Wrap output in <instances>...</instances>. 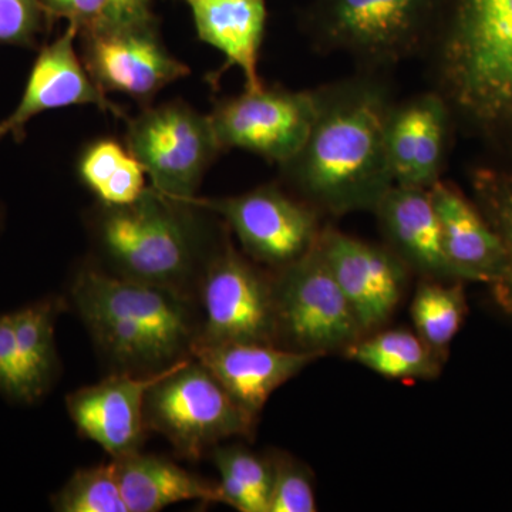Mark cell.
<instances>
[{
	"label": "cell",
	"mask_w": 512,
	"mask_h": 512,
	"mask_svg": "<svg viewBox=\"0 0 512 512\" xmlns=\"http://www.w3.org/2000/svg\"><path fill=\"white\" fill-rule=\"evenodd\" d=\"M318 113L301 150L282 164L286 184L332 215L375 211L394 185L387 157L389 86L375 74L316 90Z\"/></svg>",
	"instance_id": "1"
},
{
	"label": "cell",
	"mask_w": 512,
	"mask_h": 512,
	"mask_svg": "<svg viewBox=\"0 0 512 512\" xmlns=\"http://www.w3.org/2000/svg\"><path fill=\"white\" fill-rule=\"evenodd\" d=\"M429 49L436 92L453 116L512 138V0H448Z\"/></svg>",
	"instance_id": "2"
},
{
	"label": "cell",
	"mask_w": 512,
	"mask_h": 512,
	"mask_svg": "<svg viewBox=\"0 0 512 512\" xmlns=\"http://www.w3.org/2000/svg\"><path fill=\"white\" fill-rule=\"evenodd\" d=\"M202 212L195 202L150 185L130 204H100L93 212V237L119 276L183 292L222 241L212 244Z\"/></svg>",
	"instance_id": "3"
},
{
	"label": "cell",
	"mask_w": 512,
	"mask_h": 512,
	"mask_svg": "<svg viewBox=\"0 0 512 512\" xmlns=\"http://www.w3.org/2000/svg\"><path fill=\"white\" fill-rule=\"evenodd\" d=\"M448 0H315L309 32L320 49L384 69L429 49Z\"/></svg>",
	"instance_id": "4"
},
{
	"label": "cell",
	"mask_w": 512,
	"mask_h": 512,
	"mask_svg": "<svg viewBox=\"0 0 512 512\" xmlns=\"http://www.w3.org/2000/svg\"><path fill=\"white\" fill-rule=\"evenodd\" d=\"M144 420L147 429L163 434L180 456L200 458L222 440L251 436L256 419L207 367L188 356L148 390Z\"/></svg>",
	"instance_id": "5"
},
{
	"label": "cell",
	"mask_w": 512,
	"mask_h": 512,
	"mask_svg": "<svg viewBox=\"0 0 512 512\" xmlns=\"http://www.w3.org/2000/svg\"><path fill=\"white\" fill-rule=\"evenodd\" d=\"M276 345L318 357L365 336L328 262L315 245L274 278Z\"/></svg>",
	"instance_id": "6"
},
{
	"label": "cell",
	"mask_w": 512,
	"mask_h": 512,
	"mask_svg": "<svg viewBox=\"0 0 512 512\" xmlns=\"http://www.w3.org/2000/svg\"><path fill=\"white\" fill-rule=\"evenodd\" d=\"M126 147L143 165L151 187L177 200L195 197L221 153L210 116L181 100L148 106L127 120Z\"/></svg>",
	"instance_id": "7"
},
{
	"label": "cell",
	"mask_w": 512,
	"mask_h": 512,
	"mask_svg": "<svg viewBox=\"0 0 512 512\" xmlns=\"http://www.w3.org/2000/svg\"><path fill=\"white\" fill-rule=\"evenodd\" d=\"M204 322L195 342L276 345L274 278L222 238L201 272Z\"/></svg>",
	"instance_id": "8"
},
{
	"label": "cell",
	"mask_w": 512,
	"mask_h": 512,
	"mask_svg": "<svg viewBox=\"0 0 512 512\" xmlns=\"http://www.w3.org/2000/svg\"><path fill=\"white\" fill-rule=\"evenodd\" d=\"M190 201L227 222L252 261L276 271L315 248L323 229L316 208L276 184L235 197Z\"/></svg>",
	"instance_id": "9"
},
{
	"label": "cell",
	"mask_w": 512,
	"mask_h": 512,
	"mask_svg": "<svg viewBox=\"0 0 512 512\" xmlns=\"http://www.w3.org/2000/svg\"><path fill=\"white\" fill-rule=\"evenodd\" d=\"M72 299L79 315L106 316L147 333L174 362L191 356L197 339L183 292L84 268L74 278Z\"/></svg>",
	"instance_id": "10"
},
{
	"label": "cell",
	"mask_w": 512,
	"mask_h": 512,
	"mask_svg": "<svg viewBox=\"0 0 512 512\" xmlns=\"http://www.w3.org/2000/svg\"><path fill=\"white\" fill-rule=\"evenodd\" d=\"M316 113V90L291 92L264 84L218 101L208 116L222 150L241 148L282 165L301 150Z\"/></svg>",
	"instance_id": "11"
},
{
	"label": "cell",
	"mask_w": 512,
	"mask_h": 512,
	"mask_svg": "<svg viewBox=\"0 0 512 512\" xmlns=\"http://www.w3.org/2000/svg\"><path fill=\"white\" fill-rule=\"evenodd\" d=\"M82 60L104 94L121 93L143 104L171 83L191 73L171 55L158 33V22L117 29L80 32Z\"/></svg>",
	"instance_id": "12"
},
{
	"label": "cell",
	"mask_w": 512,
	"mask_h": 512,
	"mask_svg": "<svg viewBox=\"0 0 512 512\" xmlns=\"http://www.w3.org/2000/svg\"><path fill=\"white\" fill-rule=\"evenodd\" d=\"M318 247L365 335L392 318L409 275V266L393 249L329 227L320 232Z\"/></svg>",
	"instance_id": "13"
},
{
	"label": "cell",
	"mask_w": 512,
	"mask_h": 512,
	"mask_svg": "<svg viewBox=\"0 0 512 512\" xmlns=\"http://www.w3.org/2000/svg\"><path fill=\"white\" fill-rule=\"evenodd\" d=\"M181 360L147 375L121 370L69 394L66 397L67 412L77 431L99 444L111 458L140 450L147 429L144 420L147 392L170 375Z\"/></svg>",
	"instance_id": "14"
},
{
	"label": "cell",
	"mask_w": 512,
	"mask_h": 512,
	"mask_svg": "<svg viewBox=\"0 0 512 512\" xmlns=\"http://www.w3.org/2000/svg\"><path fill=\"white\" fill-rule=\"evenodd\" d=\"M77 37L79 28L69 23L62 36L43 47L33 64L18 107L0 121V140L8 136L16 141L22 140L30 120L45 111L63 107L94 104L101 110L126 119L123 110L107 99L84 67L82 57L76 52Z\"/></svg>",
	"instance_id": "15"
},
{
	"label": "cell",
	"mask_w": 512,
	"mask_h": 512,
	"mask_svg": "<svg viewBox=\"0 0 512 512\" xmlns=\"http://www.w3.org/2000/svg\"><path fill=\"white\" fill-rule=\"evenodd\" d=\"M453 111L439 92L394 103L387 121V157L394 184L430 190L440 181Z\"/></svg>",
	"instance_id": "16"
},
{
	"label": "cell",
	"mask_w": 512,
	"mask_h": 512,
	"mask_svg": "<svg viewBox=\"0 0 512 512\" xmlns=\"http://www.w3.org/2000/svg\"><path fill=\"white\" fill-rule=\"evenodd\" d=\"M191 356L255 419L276 389L319 359L269 343L194 342Z\"/></svg>",
	"instance_id": "17"
},
{
	"label": "cell",
	"mask_w": 512,
	"mask_h": 512,
	"mask_svg": "<svg viewBox=\"0 0 512 512\" xmlns=\"http://www.w3.org/2000/svg\"><path fill=\"white\" fill-rule=\"evenodd\" d=\"M430 194L454 278L493 284L505 261L504 245L495 229L480 208L471 204L454 185L437 181Z\"/></svg>",
	"instance_id": "18"
},
{
	"label": "cell",
	"mask_w": 512,
	"mask_h": 512,
	"mask_svg": "<svg viewBox=\"0 0 512 512\" xmlns=\"http://www.w3.org/2000/svg\"><path fill=\"white\" fill-rule=\"evenodd\" d=\"M390 249L426 279H456L430 190L394 184L375 208Z\"/></svg>",
	"instance_id": "19"
},
{
	"label": "cell",
	"mask_w": 512,
	"mask_h": 512,
	"mask_svg": "<svg viewBox=\"0 0 512 512\" xmlns=\"http://www.w3.org/2000/svg\"><path fill=\"white\" fill-rule=\"evenodd\" d=\"M190 8L202 42L224 55L222 72L238 67L245 90L264 86L259 77V53L264 42L266 0H180Z\"/></svg>",
	"instance_id": "20"
},
{
	"label": "cell",
	"mask_w": 512,
	"mask_h": 512,
	"mask_svg": "<svg viewBox=\"0 0 512 512\" xmlns=\"http://www.w3.org/2000/svg\"><path fill=\"white\" fill-rule=\"evenodd\" d=\"M113 461L128 512H157L183 501L222 503L218 484L188 473L167 458L138 450Z\"/></svg>",
	"instance_id": "21"
},
{
	"label": "cell",
	"mask_w": 512,
	"mask_h": 512,
	"mask_svg": "<svg viewBox=\"0 0 512 512\" xmlns=\"http://www.w3.org/2000/svg\"><path fill=\"white\" fill-rule=\"evenodd\" d=\"M353 362L394 380H431L441 372V357L406 329H389L362 336L345 350Z\"/></svg>",
	"instance_id": "22"
},
{
	"label": "cell",
	"mask_w": 512,
	"mask_h": 512,
	"mask_svg": "<svg viewBox=\"0 0 512 512\" xmlns=\"http://www.w3.org/2000/svg\"><path fill=\"white\" fill-rule=\"evenodd\" d=\"M62 299L46 298L12 313L13 332L20 362L36 402L56 376L55 323Z\"/></svg>",
	"instance_id": "23"
},
{
	"label": "cell",
	"mask_w": 512,
	"mask_h": 512,
	"mask_svg": "<svg viewBox=\"0 0 512 512\" xmlns=\"http://www.w3.org/2000/svg\"><path fill=\"white\" fill-rule=\"evenodd\" d=\"M79 175L104 205L130 204L148 187L143 165L114 138H101L86 148Z\"/></svg>",
	"instance_id": "24"
},
{
	"label": "cell",
	"mask_w": 512,
	"mask_h": 512,
	"mask_svg": "<svg viewBox=\"0 0 512 512\" xmlns=\"http://www.w3.org/2000/svg\"><path fill=\"white\" fill-rule=\"evenodd\" d=\"M410 312L417 335L443 359L467 313L463 286L427 279L417 288Z\"/></svg>",
	"instance_id": "25"
},
{
	"label": "cell",
	"mask_w": 512,
	"mask_h": 512,
	"mask_svg": "<svg viewBox=\"0 0 512 512\" xmlns=\"http://www.w3.org/2000/svg\"><path fill=\"white\" fill-rule=\"evenodd\" d=\"M477 207L495 229L504 245V268L491 284L495 302L512 316V174L478 171L474 177Z\"/></svg>",
	"instance_id": "26"
},
{
	"label": "cell",
	"mask_w": 512,
	"mask_h": 512,
	"mask_svg": "<svg viewBox=\"0 0 512 512\" xmlns=\"http://www.w3.org/2000/svg\"><path fill=\"white\" fill-rule=\"evenodd\" d=\"M57 512H128L114 461L82 468L52 497Z\"/></svg>",
	"instance_id": "27"
},
{
	"label": "cell",
	"mask_w": 512,
	"mask_h": 512,
	"mask_svg": "<svg viewBox=\"0 0 512 512\" xmlns=\"http://www.w3.org/2000/svg\"><path fill=\"white\" fill-rule=\"evenodd\" d=\"M272 464V484L268 512H315V493L308 474L285 456Z\"/></svg>",
	"instance_id": "28"
},
{
	"label": "cell",
	"mask_w": 512,
	"mask_h": 512,
	"mask_svg": "<svg viewBox=\"0 0 512 512\" xmlns=\"http://www.w3.org/2000/svg\"><path fill=\"white\" fill-rule=\"evenodd\" d=\"M212 460L218 471L231 474L235 480L245 485L266 505V511H268L269 491L272 484L271 461L262 460L251 451L238 446L215 448Z\"/></svg>",
	"instance_id": "29"
},
{
	"label": "cell",
	"mask_w": 512,
	"mask_h": 512,
	"mask_svg": "<svg viewBox=\"0 0 512 512\" xmlns=\"http://www.w3.org/2000/svg\"><path fill=\"white\" fill-rule=\"evenodd\" d=\"M0 394L16 403L36 402L16 348L12 313L0 316Z\"/></svg>",
	"instance_id": "30"
},
{
	"label": "cell",
	"mask_w": 512,
	"mask_h": 512,
	"mask_svg": "<svg viewBox=\"0 0 512 512\" xmlns=\"http://www.w3.org/2000/svg\"><path fill=\"white\" fill-rule=\"evenodd\" d=\"M47 15L40 0H0V43L33 46Z\"/></svg>",
	"instance_id": "31"
},
{
	"label": "cell",
	"mask_w": 512,
	"mask_h": 512,
	"mask_svg": "<svg viewBox=\"0 0 512 512\" xmlns=\"http://www.w3.org/2000/svg\"><path fill=\"white\" fill-rule=\"evenodd\" d=\"M151 5L153 0H107L103 15L92 29L128 28L156 23Z\"/></svg>",
	"instance_id": "32"
},
{
	"label": "cell",
	"mask_w": 512,
	"mask_h": 512,
	"mask_svg": "<svg viewBox=\"0 0 512 512\" xmlns=\"http://www.w3.org/2000/svg\"><path fill=\"white\" fill-rule=\"evenodd\" d=\"M47 15L69 20L79 28V33L96 26L107 0H40Z\"/></svg>",
	"instance_id": "33"
},
{
	"label": "cell",
	"mask_w": 512,
	"mask_h": 512,
	"mask_svg": "<svg viewBox=\"0 0 512 512\" xmlns=\"http://www.w3.org/2000/svg\"><path fill=\"white\" fill-rule=\"evenodd\" d=\"M0 224H2V211H0Z\"/></svg>",
	"instance_id": "34"
}]
</instances>
